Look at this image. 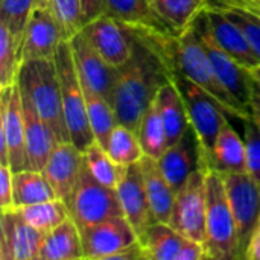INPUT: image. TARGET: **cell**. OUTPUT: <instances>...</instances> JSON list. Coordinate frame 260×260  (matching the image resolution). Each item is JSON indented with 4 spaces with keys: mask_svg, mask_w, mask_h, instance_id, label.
I'll return each instance as SVG.
<instances>
[{
    "mask_svg": "<svg viewBox=\"0 0 260 260\" xmlns=\"http://www.w3.org/2000/svg\"><path fill=\"white\" fill-rule=\"evenodd\" d=\"M123 27L140 43L148 46L163 61L168 72L184 75L204 88L230 117L241 122L251 117L218 78L203 43L190 24L181 32L151 26Z\"/></svg>",
    "mask_w": 260,
    "mask_h": 260,
    "instance_id": "1",
    "label": "cell"
},
{
    "mask_svg": "<svg viewBox=\"0 0 260 260\" xmlns=\"http://www.w3.org/2000/svg\"><path fill=\"white\" fill-rule=\"evenodd\" d=\"M129 37L133 40V56L117 72L111 105L117 123L137 131L142 114L169 81V73L163 61L148 46L131 34Z\"/></svg>",
    "mask_w": 260,
    "mask_h": 260,
    "instance_id": "2",
    "label": "cell"
},
{
    "mask_svg": "<svg viewBox=\"0 0 260 260\" xmlns=\"http://www.w3.org/2000/svg\"><path fill=\"white\" fill-rule=\"evenodd\" d=\"M17 84L20 93L52 128L58 142H72L66 123L59 78L53 59L23 61Z\"/></svg>",
    "mask_w": 260,
    "mask_h": 260,
    "instance_id": "3",
    "label": "cell"
},
{
    "mask_svg": "<svg viewBox=\"0 0 260 260\" xmlns=\"http://www.w3.org/2000/svg\"><path fill=\"white\" fill-rule=\"evenodd\" d=\"M206 254L207 259H242L236 219L225 192L221 172L209 165L207 169V212H206Z\"/></svg>",
    "mask_w": 260,
    "mask_h": 260,
    "instance_id": "4",
    "label": "cell"
},
{
    "mask_svg": "<svg viewBox=\"0 0 260 260\" xmlns=\"http://www.w3.org/2000/svg\"><path fill=\"white\" fill-rule=\"evenodd\" d=\"M53 61L59 78L64 116H66L70 140L75 143V146H78L84 152L93 142H96V139L93 136L88 122L84 87L79 73L76 70L69 41L66 40L61 41Z\"/></svg>",
    "mask_w": 260,
    "mask_h": 260,
    "instance_id": "5",
    "label": "cell"
},
{
    "mask_svg": "<svg viewBox=\"0 0 260 260\" xmlns=\"http://www.w3.org/2000/svg\"><path fill=\"white\" fill-rule=\"evenodd\" d=\"M168 73H169V79L177 85L183 98L190 126L200 140L201 151L206 154V157L210 161L215 139L230 116L197 82L175 72H168Z\"/></svg>",
    "mask_w": 260,
    "mask_h": 260,
    "instance_id": "6",
    "label": "cell"
},
{
    "mask_svg": "<svg viewBox=\"0 0 260 260\" xmlns=\"http://www.w3.org/2000/svg\"><path fill=\"white\" fill-rule=\"evenodd\" d=\"M209 158L201 151L200 166L177 192L169 224L189 239L206 244L207 212V169Z\"/></svg>",
    "mask_w": 260,
    "mask_h": 260,
    "instance_id": "7",
    "label": "cell"
},
{
    "mask_svg": "<svg viewBox=\"0 0 260 260\" xmlns=\"http://www.w3.org/2000/svg\"><path fill=\"white\" fill-rule=\"evenodd\" d=\"M70 218L81 229L105 221L111 216L123 215L117 190L99 183L87 169L85 161L81 177L66 200Z\"/></svg>",
    "mask_w": 260,
    "mask_h": 260,
    "instance_id": "8",
    "label": "cell"
},
{
    "mask_svg": "<svg viewBox=\"0 0 260 260\" xmlns=\"http://www.w3.org/2000/svg\"><path fill=\"white\" fill-rule=\"evenodd\" d=\"M190 26L193 27L195 34L198 35L200 41L203 43L221 82L251 116L250 104H251V96H253V90H254V79L251 76V72L248 69H245L242 64H239L232 55H229L218 44V41L215 40V37L210 30L206 9H203L192 20Z\"/></svg>",
    "mask_w": 260,
    "mask_h": 260,
    "instance_id": "9",
    "label": "cell"
},
{
    "mask_svg": "<svg viewBox=\"0 0 260 260\" xmlns=\"http://www.w3.org/2000/svg\"><path fill=\"white\" fill-rule=\"evenodd\" d=\"M0 165H9L12 172L30 169L23 102L17 82L0 88Z\"/></svg>",
    "mask_w": 260,
    "mask_h": 260,
    "instance_id": "10",
    "label": "cell"
},
{
    "mask_svg": "<svg viewBox=\"0 0 260 260\" xmlns=\"http://www.w3.org/2000/svg\"><path fill=\"white\" fill-rule=\"evenodd\" d=\"M219 172L236 219L241 254L244 259L247 245L260 219V186L248 175V172Z\"/></svg>",
    "mask_w": 260,
    "mask_h": 260,
    "instance_id": "11",
    "label": "cell"
},
{
    "mask_svg": "<svg viewBox=\"0 0 260 260\" xmlns=\"http://www.w3.org/2000/svg\"><path fill=\"white\" fill-rule=\"evenodd\" d=\"M84 259L110 260L134 242L137 233L123 215L111 216L98 224L81 229Z\"/></svg>",
    "mask_w": 260,
    "mask_h": 260,
    "instance_id": "12",
    "label": "cell"
},
{
    "mask_svg": "<svg viewBox=\"0 0 260 260\" xmlns=\"http://www.w3.org/2000/svg\"><path fill=\"white\" fill-rule=\"evenodd\" d=\"M139 241L143 245L146 260L207 259L204 244L186 238L166 222H154Z\"/></svg>",
    "mask_w": 260,
    "mask_h": 260,
    "instance_id": "13",
    "label": "cell"
},
{
    "mask_svg": "<svg viewBox=\"0 0 260 260\" xmlns=\"http://www.w3.org/2000/svg\"><path fill=\"white\" fill-rule=\"evenodd\" d=\"M82 32L99 55L114 69H120L131 59L133 40L126 29L108 14H101L87 21Z\"/></svg>",
    "mask_w": 260,
    "mask_h": 260,
    "instance_id": "14",
    "label": "cell"
},
{
    "mask_svg": "<svg viewBox=\"0 0 260 260\" xmlns=\"http://www.w3.org/2000/svg\"><path fill=\"white\" fill-rule=\"evenodd\" d=\"M69 43L81 82L101 93L111 102L119 69L110 66L99 55V52L90 44L82 30L73 35Z\"/></svg>",
    "mask_w": 260,
    "mask_h": 260,
    "instance_id": "15",
    "label": "cell"
},
{
    "mask_svg": "<svg viewBox=\"0 0 260 260\" xmlns=\"http://www.w3.org/2000/svg\"><path fill=\"white\" fill-rule=\"evenodd\" d=\"M44 236V233L29 225L15 209L2 212L0 259L38 260Z\"/></svg>",
    "mask_w": 260,
    "mask_h": 260,
    "instance_id": "16",
    "label": "cell"
},
{
    "mask_svg": "<svg viewBox=\"0 0 260 260\" xmlns=\"http://www.w3.org/2000/svg\"><path fill=\"white\" fill-rule=\"evenodd\" d=\"M62 40V32L52 8H34L21 41V62L53 59Z\"/></svg>",
    "mask_w": 260,
    "mask_h": 260,
    "instance_id": "17",
    "label": "cell"
},
{
    "mask_svg": "<svg viewBox=\"0 0 260 260\" xmlns=\"http://www.w3.org/2000/svg\"><path fill=\"white\" fill-rule=\"evenodd\" d=\"M123 216L129 221L139 239L145 235L149 225L154 224L151 206L145 190L140 163L125 166L122 178L116 187Z\"/></svg>",
    "mask_w": 260,
    "mask_h": 260,
    "instance_id": "18",
    "label": "cell"
},
{
    "mask_svg": "<svg viewBox=\"0 0 260 260\" xmlns=\"http://www.w3.org/2000/svg\"><path fill=\"white\" fill-rule=\"evenodd\" d=\"M82 168L84 152L73 142H58L43 168V174L52 184L58 200L66 203L81 177Z\"/></svg>",
    "mask_w": 260,
    "mask_h": 260,
    "instance_id": "19",
    "label": "cell"
},
{
    "mask_svg": "<svg viewBox=\"0 0 260 260\" xmlns=\"http://www.w3.org/2000/svg\"><path fill=\"white\" fill-rule=\"evenodd\" d=\"M200 158L201 145L190 126L189 131L177 143L166 148L157 161L169 184L175 189V192H178L190 174L200 166Z\"/></svg>",
    "mask_w": 260,
    "mask_h": 260,
    "instance_id": "20",
    "label": "cell"
},
{
    "mask_svg": "<svg viewBox=\"0 0 260 260\" xmlns=\"http://www.w3.org/2000/svg\"><path fill=\"white\" fill-rule=\"evenodd\" d=\"M204 9L210 30L218 44L245 69L253 70L254 67H257L260 64L259 56L254 53L244 30L233 20H230L224 11L209 6H206Z\"/></svg>",
    "mask_w": 260,
    "mask_h": 260,
    "instance_id": "21",
    "label": "cell"
},
{
    "mask_svg": "<svg viewBox=\"0 0 260 260\" xmlns=\"http://www.w3.org/2000/svg\"><path fill=\"white\" fill-rule=\"evenodd\" d=\"M24 131H26V151L30 169L43 171L52 151L55 149L58 139L52 128L37 113L32 104L21 94Z\"/></svg>",
    "mask_w": 260,
    "mask_h": 260,
    "instance_id": "22",
    "label": "cell"
},
{
    "mask_svg": "<svg viewBox=\"0 0 260 260\" xmlns=\"http://www.w3.org/2000/svg\"><path fill=\"white\" fill-rule=\"evenodd\" d=\"M139 163H140L145 190L148 195L154 222L169 224L172 210H174V204H175L177 192L169 184L166 177L163 175V172L158 166V161L155 158L143 155V158Z\"/></svg>",
    "mask_w": 260,
    "mask_h": 260,
    "instance_id": "23",
    "label": "cell"
},
{
    "mask_svg": "<svg viewBox=\"0 0 260 260\" xmlns=\"http://www.w3.org/2000/svg\"><path fill=\"white\" fill-rule=\"evenodd\" d=\"M84 259L81 230L72 218H67L56 229L44 236L38 260Z\"/></svg>",
    "mask_w": 260,
    "mask_h": 260,
    "instance_id": "24",
    "label": "cell"
},
{
    "mask_svg": "<svg viewBox=\"0 0 260 260\" xmlns=\"http://www.w3.org/2000/svg\"><path fill=\"white\" fill-rule=\"evenodd\" d=\"M157 104L166 129L168 146L177 143L190 128L187 111L177 85L169 79L157 93Z\"/></svg>",
    "mask_w": 260,
    "mask_h": 260,
    "instance_id": "25",
    "label": "cell"
},
{
    "mask_svg": "<svg viewBox=\"0 0 260 260\" xmlns=\"http://www.w3.org/2000/svg\"><path fill=\"white\" fill-rule=\"evenodd\" d=\"M212 166L219 171L247 172L245 142L227 120L218 133L212 148Z\"/></svg>",
    "mask_w": 260,
    "mask_h": 260,
    "instance_id": "26",
    "label": "cell"
},
{
    "mask_svg": "<svg viewBox=\"0 0 260 260\" xmlns=\"http://www.w3.org/2000/svg\"><path fill=\"white\" fill-rule=\"evenodd\" d=\"M14 207L30 206L56 198V193L43 171L24 169L12 172Z\"/></svg>",
    "mask_w": 260,
    "mask_h": 260,
    "instance_id": "27",
    "label": "cell"
},
{
    "mask_svg": "<svg viewBox=\"0 0 260 260\" xmlns=\"http://www.w3.org/2000/svg\"><path fill=\"white\" fill-rule=\"evenodd\" d=\"M105 14L123 26L168 27L158 18L149 0H105Z\"/></svg>",
    "mask_w": 260,
    "mask_h": 260,
    "instance_id": "28",
    "label": "cell"
},
{
    "mask_svg": "<svg viewBox=\"0 0 260 260\" xmlns=\"http://www.w3.org/2000/svg\"><path fill=\"white\" fill-rule=\"evenodd\" d=\"M136 133L139 136L145 155L158 160L168 148V140L163 119L157 104V96L142 114Z\"/></svg>",
    "mask_w": 260,
    "mask_h": 260,
    "instance_id": "29",
    "label": "cell"
},
{
    "mask_svg": "<svg viewBox=\"0 0 260 260\" xmlns=\"http://www.w3.org/2000/svg\"><path fill=\"white\" fill-rule=\"evenodd\" d=\"M82 87H84V94H85V102H87L88 122H90L93 136L98 143L107 148L110 134L117 125L114 108L105 96H102L101 93L94 91L93 88L84 84Z\"/></svg>",
    "mask_w": 260,
    "mask_h": 260,
    "instance_id": "30",
    "label": "cell"
},
{
    "mask_svg": "<svg viewBox=\"0 0 260 260\" xmlns=\"http://www.w3.org/2000/svg\"><path fill=\"white\" fill-rule=\"evenodd\" d=\"M15 210L29 225L40 230L44 235H47L49 232L56 229L67 218H70L66 203L58 198L44 201V203L17 207Z\"/></svg>",
    "mask_w": 260,
    "mask_h": 260,
    "instance_id": "31",
    "label": "cell"
},
{
    "mask_svg": "<svg viewBox=\"0 0 260 260\" xmlns=\"http://www.w3.org/2000/svg\"><path fill=\"white\" fill-rule=\"evenodd\" d=\"M158 18L174 32L186 29L192 20L207 6L206 0H152Z\"/></svg>",
    "mask_w": 260,
    "mask_h": 260,
    "instance_id": "32",
    "label": "cell"
},
{
    "mask_svg": "<svg viewBox=\"0 0 260 260\" xmlns=\"http://www.w3.org/2000/svg\"><path fill=\"white\" fill-rule=\"evenodd\" d=\"M84 161L88 169V172L104 186L116 189L122 174L125 171V166L116 163L108 151L98 142H93L85 151H84Z\"/></svg>",
    "mask_w": 260,
    "mask_h": 260,
    "instance_id": "33",
    "label": "cell"
},
{
    "mask_svg": "<svg viewBox=\"0 0 260 260\" xmlns=\"http://www.w3.org/2000/svg\"><path fill=\"white\" fill-rule=\"evenodd\" d=\"M105 149L111 158L122 166L139 163L145 155L137 133L122 123H117L111 131Z\"/></svg>",
    "mask_w": 260,
    "mask_h": 260,
    "instance_id": "34",
    "label": "cell"
},
{
    "mask_svg": "<svg viewBox=\"0 0 260 260\" xmlns=\"http://www.w3.org/2000/svg\"><path fill=\"white\" fill-rule=\"evenodd\" d=\"M35 0H2L0 2V24H3L15 38L20 55H21V41L24 29L30 12L34 11Z\"/></svg>",
    "mask_w": 260,
    "mask_h": 260,
    "instance_id": "35",
    "label": "cell"
},
{
    "mask_svg": "<svg viewBox=\"0 0 260 260\" xmlns=\"http://www.w3.org/2000/svg\"><path fill=\"white\" fill-rule=\"evenodd\" d=\"M20 67V47L12 34L0 24V88L17 82Z\"/></svg>",
    "mask_w": 260,
    "mask_h": 260,
    "instance_id": "36",
    "label": "cell"
},
{
    "mask_svg": "<svg viewBox=\"0 0 260 260\" xmlns=\"http://www.w3.org/2000/svg\"><path fill=\"white\" fill-rule=\"evenodd\" d=\"M50 8L59 23L62 38L66 41L82 30L85 23L82 18L81 0H52Z\"/></svg>",
    "mask_w": 260,
    "mask_h": 260,
    "instance_id": "37",
    "label": "cell"
},
{
    "mask_svg": "<svg viewBox=\"0 0 260 260\" xmlns=\"http://www.w3.org/2000/svg\"><path fill=\"white\" fill-rule=\"evenodd\" d=\"M225 12V15L233 20L247 35L254 53L260 59V15H256L244 8L229 6V8H218Z\"/></svg>",
    "mask_w": 260,
    "mask_h": 260,
    "instance_id": "38",
    "label": "cell"
},
{
    "mask_svg": "<svg viewBox=\"0 0 260 260\" xmlns=\"http://www.w3.org/2000/svg\"><path fill=\"white\" fill-rule=\"evenodd\" d=\"M242 123L247 151V172L260 186V128L251 117L245 119Z\"/></svg>",
    "mask_w": 260,
    "mask_h": 260,
    "instance_id": "39",
    "label": "cell"
},
{
    "mask_svg": "<svg viewBox=\"0 0 260 260\" xmlns=\"http://www.w3.org/2000/svg\"><path fill=\"white\" fill-rule=\"evenodd\" d=\"M12 197V169L9 165H0V212L14 210Z\"/></svg>",
    "mask_w": 260,
    "mask_h": 260,
    "instance_id": "40",
    "label": "cell"
},
{
    "mask_svg": "<svg viewBox=\"0 0 260 260\" xmlns=\"http://www.w3.org/2000/svg\"><path fill=\"white\" fill-rule=\"evenodd\" d=\"M84 23L105 14V0H81Z\"/></svg>",
    "mask_w": 260,
    "mask_h": 260,
    "instance_id": "41",
    "label": "cell"
},
{
    "mask_svg": "<svg viewBox=\"0 0 260 260\" xmlns=\"http://www.w3.org/2000/svg\"><path fill=\"white\" fill-rule=\"evenodd\" d=\"M244 259L247 260H260V219L251 235V239L247 245Z\"/></svg>",
    "mask_w": 260,
    "mask_h": 260,
    "instance_id": "42",
    "label": "cell"
},
{
    "mask_svg": "<svg viewBox=\"0 0 260 260\" xmlns=\"http://www.w3.org/2000/svg\"><path fill=\"white\" fill-rule=\"evenodd\" d=\"M229 6H238V8H244L256 15H260V0H230L225 6L222 8H229Z\"/></svg>",
    "mask_w": 260,
    "mask_h": 260,
    "instance_id": "43",
    "label": "cell"
},
{
    "mask_svg": "<svg viewBox=\"0 0 260 260\" xmlns=\"http://www.w3.org/2000/svg\"><path fill=\"white\" fill-rule=\"evenodd\" d=\"M250 110H251V119L257 123V126L260 128V88L257 87L256 82H254V90H253V96H251Z\"/></svg>",
    "mask_w": 260,
    "mask_h": 260,
    "instance_id": "44",
    "label": "cell"
},
{
    "mask_svg": "<svg viewBox=\"0 0 260 260\" xmlns=\"http://www.w3.org/2000/svg\"><path fill=\"white\" fill-rule=\"evenodd\" d=\"M209 8H222L225 6L230 0H206Z\"/></svg>",
    "mask_w": 260,
    "mask_h": 260,
    "instance_id": "45",
    "label": "cell"
},
{
    "mask_svg": "<svg viewBox=\"0 0 260 260\" xmlns=\"http://www.w3.org/2000/svg\"><path fill=\"white\" fill-rule=\"evenodd\" d=\"M250 72H251V76H253L254 82L257 84V87L260 88V64L257 67H254L253 70H250Z\"/></svg>",
    "mask_w": 260,
    "mask_h": 260,
    "instance_id": "46",
    "label": "cell"
},
{
    "mask_svg": "<svg viewBox=\"0 0 260 260\" xmlns=\"http://www.w3.org/2000/svg\"><path fill=\"white\" fill-rule=\"evenodd\" d=\"M52 0H35L34 8H50Z\"/></svg>",
    "mask_w": 260,
    "mask_h": 260,
    "instance_id": "47",
    "label": "cell"
},
{
    "mask_svg": "<svg viewBox=\"0 0 260 260\" xmlns=\"http://www.w3.org/2000/svg\"><path fill=\"white\" fill-rule=\"evenodd\" d=\"M149 2H152V0H149Z\"/></svg>",
    "mask_w": 260,
    "mask_h": 260,
    "instance_id": "48",
    "label": "cell"
}]
</instances>
